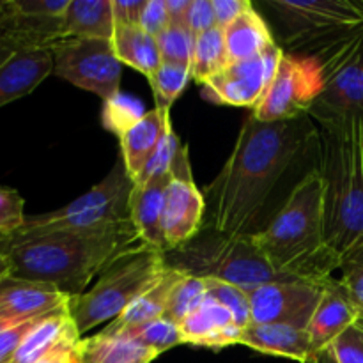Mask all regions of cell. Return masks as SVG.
Segmentation results:
<instances>
[{
	"label": "cell",
	"mask_w": 363,
	"mask_h": 363,
	"mask_svg": "<svg viewBox=\"0 0 363 363\" xmlns=\"http://www.w3.org/2000/svg\"><path fill=\"white\" fill-rule=\"evenodd\" d=\"M314 135L311 116L262 123L250 113L225 165L202 191L206 201L202 227L229 236L254 234L272 191Z\"/></svg>",
	"instance_id": "6da1fadb"
},
{
	"label": "cell",
	"mask_w": 363,
	"mask_h": 363,
	"mask_svg": "<svg viewBox=\"0 0 363 363\" xmlns=\"http://www.w3.org/2000/svg\"><path fill=\"white\" fill-rule=\"evenodd\" d=\"M142 243L133 222L103 230L48 233L30 238L0 236L9 275L55 286L69 296L85 293L116 259Z\"/></svg>",
	"instance_id": "7a4b0ae2"
},
{
	"label": "cell",
	"mask_w": 363,
	"mask_h": 363,
	"mask_svg": "<svg viewBox=\"0 0 363 363\" xmlns=\"http://www.w3.org/2000/svg\"><path fill=\"white\" fill-rule=\"evenodd\" d=\"M252 240L279 275L321 286L333 279L340 257L326 241L319 169L305 174L268 227L255 230Z\"/></svg>",
	"instance_id": "3957f363"
},
{
	"label": "cell",
	"mask_w": 363,
	"mask_h": 363,
	"mask_svg": "<svg viewBox=\"0 0 363 363\" xmlns=\"http://www.w3.org/2000/svg\"><path fill=\"white\" fill-rule=\"evenodd\" d=\"M321 130L325 234L342 257L363 241V117Z\"/></svg>",
	"instance_id": "277c9868"
},
{
	"label": "cell",
	"mask_w": 363,
	"mask_h": 363,
	"mask_svg": "<svg viewBox=\"0 0 363 363\" xmlns=\"http://www.w3.org/2000/svg\"><path fill=\"white\" fill-rule=\"evenodd\" d=\"M165 261L181 275L233 284L247 294L264 284L294 280L279 275L268 264L252 234L229 236L208 227H202L184 245L167 252Z\"/></svg>",
	"instance_id": "5b68a950"
},
{
	"label": "cell",
	"mask_w": 363,
	"mask_h": 363,
	"mask_svg": "<svg viewBox=\"0 0 363 363\" xmlns=\"http://www.w3.org/2000/svg\"><path fill=\"white\" fill-rule=\"evenodd\" d=\"M167 272L165 254L147 245H138L116 259L91 289L71 296L67 301V312L80 335L119 318L137 298L156 286Z\"/></svg>",
	"instance_id": "8992f818"
},
{
	"label": "cell",
	"mask_w": 363,
	"mask_h": 363,
	"mask_svg": "<svg viewBox=\"0 0 363 363\" xmlns=\"http://www.w3.org/2000/svg\"><path fill=\"white\" fill-rule=\"evenodd\" d=\"M135 181L128 174L123 158L103 181L64 208L52 213L27 216L23 225L7 236L30 238L48 233H84L103 230L131 222L130 201Z\"/></svg>",
	"instance_id": "52a82bcc"
},
{
	"label": "cell",
	"mask_w": 363,
	"mask_h": 363,
	"mask_svg": "<svg viewBox=\"0 0 363 363\" xmlns=\"http://www.w3.org/2000/svg\"><path fill=\"white\" fill-rule=\"evenodd\" d=\"M269 7L287 27L291 48H330L363 30L362 0H268Z\"/></svg>",
	"instance_id": "ba28073f"
},
{
	"label": "cell",
	"mask_w": 363,
	"mask_h": 363,
	"mask_svg": "<svg viewBox=\"0 0 363 363\" xmlns=\"http://www.w3.org/2000/svg\"><path fill=\"white\" fill-rule=\"evenodd\" d=\"M314 57L321 62L325 89L308 116L321 128L363 117V30Z\"/></svg>",
	"instance_id": "9c48e42d"
},
{
	"label": "cell",
	"mask_w": 363,
	"mask_h": 363,
	"mask_svg": "<svg viewBox=\"0 0 363 363\" xmlns=\"http://www.w3.org/2000/svg\"><path fill=\"white\" fill-rule=\"evenodd\" d=\"M323 89V67L314 55L284 52L272 85L252 116L262 123L296 121L308 116Z\"/></svg>",
	"instance_id": "30bf717a"
},
{
	"label": "cell",
	"mask_w": 363,
	"mask_h": 363,
	"mask_svg": "<svg viewBox=\"0 0 363 363\" xmlns=\"http://www.w3.org/2000/svg\"><path fill=\"white\" fill-rule=\"evenodd\" d=\"M53 74L108 101L121 92L123 64L106 39L64 38L52 46Z\"/></svg>",
	"instance_id": "8fae6325"
},
{
	"label": "cell",
	"mask_w": 363,
	"mask_h": 363,
	"mask_svg": "<svg viewBox=\"0 0 363 363\" xmlns=\"http://www.w3.org/2000/svg\"><path fill=\"white\" fill-rule=\"evenodd\" d=\"M206 201L191 174L188 145H181L170 167V181L165 190L162 233L167 252L190 241L202 229Z\"/></svg>",
	"instance_id": "7c38bea8"
},
{
	"label": "cell",
	"mask_w": 363,
	"mask_h": 363,
	"mask_svg": "<svg viewBox=\"0 0 363 363\" xmlns=\"http://www.w3.org/2000/svg\"><path fill=\"white\" fill-rule=\"evenodd\" d=\"M284 50L279 45L261 55L236 60L202 84V96L216 105L248 106L254 110L272 85Z\"/></svg>",
	"instance_id": "4fadbf2b"
},
{
	"label": "cell",
	"mask_w": 363,
	"mask_h": 363,
	"mask_svg": "<svg viewBox=\"0 0 363 363\" xmlns=\"http://www.w3.org/2000/svg\"><path fill=\"white\" fill-rule=\"evenodd\" d=\"M325 286L303 280H277L257 287L248 293L252 323L307 330Z\"/></svg>",
	"instance_id": "5bb4252c"
},
{
	"label": "cell",
	"mask_w": 363,
	"mask_h": 363,
	"mask_svg": "<svg viewBox=\"0 0 363 363\" xmlns=\"http://www.w3.org/2000/svg\"><path fill=\"white\" fill-rule=\"evenodd\" d=\"M50 74H53L50 46L0 38V108L30 94Z\"/></svg>",
	"instance_id": "9a60e30c"
},
{
	"label": "cell",
	"mask_w": 363,
	"mask_h": 363,
	"mask_svg": "<svg viewBox=\"0 0 363 363\" xmlns=\"http://www.w3.org/2000/svg\"><path fill=\"white\" fill-rule=\"evenodd\" d=\"M69 298L50 284L6 275L0 280V325L34 321L66 307Z\"/></svg>",
	"instance_id": "2e32d148"
},
{
	"label": "cell",
	"mask_w": 363,
	"mask_h": 363,
	"mask_svg": "<svg viewBox=\"0 0 363 363\" xmlns=\"http://www.w3.org/2000/svg\"><path fill=\"white\" fill-rule=\"evenodd\" d=\"M362 308L354 303L337 279L325 286L318 308L307 326L315 353L332 346L333 340L346 332L362 314Z\"/></svg>",
	"instance_id": "e0dca14e"
},
{
	"label": "cell",
	"mask_w": 363,
	"mask_h": 363,
	"mask_svg": "<svg viewBox=\"0 0 363 363\" xmlns=\"http://www.w3.org/2000/svg\"><path fill=\"white\" fill-rule=\"evenodd\" d=\"M183 344H191L197 347L209 350H223V347L240 344L243 328L238 326L233 314L215 298L206 294L201 307L188 315L179 325Z\"/></svg>",
	"instance_id": "ac0fdd59"
},
{
	"label": "cell",
	"mask_w": 363,
	"mask_h": 363,
	"mask_svg": "<svg viewBox=\"0 0 363 363\" xmlns=\"http://www.w3.org/2000/svg\"><path fill=\"white\" fill-rule=\"evenodd\" d=\"M240 344L272 357L291 358L300 363L314 358L315 350L312 346L307 330L294 328L287 325H257L250 323L241 333Z\"/></svg>",
	"instance_id": "d6986e66"
},
{
	"label": "cell",
	"mask_w": 363,
	"mask_h": 363,
	"mask_svg": "<svg viewBox=\"0 0 363 363\" xmlns=\"http://www.w3.org/2000/svg\"><path fill=\"white\" fill-rule=\"evenodd\" d=\"M169 181L170 170L162 176L152 177L147 183L135 184L130 201L131 222H133L142 243L156 248L163 254H167V245L162 233V215Z\"/></svg>",
	"instance_id": "ffe728a7"
},
{
	"label": "cell",
	"mask_w": 363,
	"mask_h": 363,
	"mask_svg": "<svg viewBox=\"0 0 363 363\" xmlns=\"http://www.w3.org/2000/svg\"><path fill=\"white\" fill-rule=\"evenodd\" d=\"M82 339L66 307L39 319L21 340L11 363H35L57 347Z\"/></svg>",
	"instance_id": "44dd1931"
},
{
	"label": "cell",
	"mask_w": 363,
	"mask_h": 363,
	"mask_svg": "<svg viewBox=\"0 0 363 363\" xmlns=\"http://www.w3.org/2000/svg\"><path fill=\"white\" fill-rule=\"evenodd\" d=\"M170 126H172L170 110L155 106V110H149L135 126L121 135V158L131 179H138L142 169L149 162Z\"/></svg>",
	"instance_id": "7402d4cb"
},
{
	"label": "cell",
	"mask_w": 363,
	"mask_h": 363,
	"mask_svg": "<svg viewBox=\"0 0 363 363\" xmlns=\"http://www.w3.org/2000/svg\"><path fill=\"white\" fill-rule=\"evenodd\" d=\"M60 30L62 39L85 38L112 41L116 32L112 0H71L60 18Z\"/></svg>",
	"instance_id": "603a6c76"
},
{
	"label": "cell",
	"mask_w": 363,
	"mask_h": 363,
	"mask_svg": "<svg viewBox=\"0 0 363 363\" xmlns=\"http://www.w3.org/2000/svg\"><path fill=\"white\" fill-rule=\"evenodd\" d=\"M78 357V363H151L160 354L123 333H106L101 330L96 335L80 340Z\"/></svg>",
	"instance_id": "cb8c5ba5"
},
{
	"label": "cell",
	"mask_w": 363,
	"mask_h": 363,
	"mask_svg": "<svg viewBox=\"0 0 363 363\" xmlns=\"http://www.w3.org/2000/svg\"><path fill=\"white\" fill-rule=\"evenodd\" d=\"M223 38L230 62L254 59L277 45L268 23L254 7L245 11L236 21L223 28Z\"/></svg>",
	"instance_id": "d4e9b609"
},
{
	"label": "cell",
	"mask_w": 363,
	"mask_h": 363,
	"mask_svg": "<svg viewBox=\"0 0 363 363\" xmlns=\"http://www.w3.org/2000/svg\"><path fill=\"white\" fill-rule=\"evenodd\" d=\"M179 277L181 273L169 268L165 277H163L156 286H152L151 289L145 291L140 298H137L119 318L113 319L108 326H105L103 332L123 333L128 332V330L138 328V326L142 325H147V323L155 321V319L163 318L167 308V301H169L170 296V291H172L174 284L177 282Z\"/></svg>",
	"instance_id": "484cf974"
},
{
	"label": "cell",
	"mask_w": 363,
	"mask_h": 363,
	"mask_svg": "<svg viewBox=\"0 0 363 363\" xmlns=\"http://www.w3.org/2000/svg\"><path fill=\"white\" fill-rule=\"evenodd\" d=\"M112 46L121 64L133 67L147 78H151L162 64L156 38L142 30L138 25H116Z\"/></svg>",
	"instance_id": "4316f807"
},
{
	"label": "cell",
	"mask_w": 363,
	"mask_h": 363,
	"mask_svg": "<svg viewBox=\"0 0 363 363\" xmlns=\"http://www.w3.org/2000/svg\"><path fill=\"white\" fill-rule=\"evenodd\" d=\"M229 64L230 59L227 53L222 28L215 27L195 38L194 60H191V78L194 80L202 85L206 80L225 69Z\"/></svg>",
	"instance_id": "83f0119b"
},
{
	"label": "cell",
	"mask_w": 363,
	"mask_h": 363,
	"mask_svg": "<svg viewBox=\"0 0 363 363\" xmlns=\"http://www.w3.org/2000/svg\"><path fill=\"white\" fill-rule=\"evenodd\" d=\"M206 282L197 277L181 275L170 291L163 318L181 325L188 315L194 314L206 300Z\"/></svg>",
	"instance_id": "f1b7e54d"
},
{
	"label": "cell",
	"mask_w": 363,
	"mask_h": 363,
	"mask_svg": "<svg viewBox=\"0 0 363 363\" xmlns=\"http://www.w3.org/2000/svg\"><path fill=\"white\" fill-rule=\"evenodd\" d=\"M191 78V67L181 66V64L162 62L155 71L149 82H151L152 96H155L156 108L170 110L174 101L186 89Z\"/></svg>",
	"instance_id": "f546056e"
},
{
	"label": "cell",
	"mask_w": 363,
	"mask_h": 363,
	"mask_svg": "<svg viewBox=\"0 0 363 363\" xmlns=\"http://www.w3.org/2000/svg\"><path fill=\"white\" fill-rule=\"evenodd\" d=\"M145 113H147V110L135 96L119 92L108 101H103L101 121L106 130L121 137L131 126H135Z\"/></svg>",
	"instance_id": "4dcf8cb0"
},
{
	"label": "cell",
	"mask_w": 363,
	"mask_h": 363,
	"mask_svg": "<svg viewBox=\"0 0 363 363\" xmlns=\"http://www.w3.org/2000/svg\"><path fill=\"white\" fill-rule=\"evenodd\" d=\"M123 335L130 337L135 342H138L140 346L147 347V350L155 351L158 354L183 344V335H181L179 325L169 321L167 318L155 319V321L147 323V325L128 330V332H123Z\"/></svg>",
	"instance_id": "1f68e13d"
},
{
	"label": "cell",
	"mask_w": 363,
	"mask_h": 363,
	"mask_svg": "<svg viewBox=\"0 0 363 363\" xmlns=\"http://www.w3.org/2000/svg\"><path fill=\"white\" fill-rule=\"evenodd\" d=\"M162 62L190 66L194 60L195 35L184 25H170L156 38Z\"/></svg>",
	"instance_id": "d6a6232c"
},
{
	"label": "cell",
	"mask_w": 363,
	"mask_h": 363,
	"mask_svg": "<svg viewBox=\"0 0 363 363\" xmlns=\"http://www.w3.org/2000/svg\"><path fill=\"white\" fill-rule=\"evenodd\" d=\"M204 282L208 296L215 298L220 305H223L233 314L234 321L238 323L240 328H247L252 323L248 294L243 289H240V287L233 286V284L220 282V280H204Z\"/></svg>",
	"instance_id": "836d02e7"
},
{
	"label": "cell",
	"mask_w": 363,
	"mask_h": 363,
	"mask_svg": "<svg viewBox=\"0 0 363 363\" xmlns=\"http://www.w3.org/2000/svg\"><path fill=\"white\" fill-rule=\"evenodd\" d=\"M339 282L351 300L363 311V241L340 257Z\"/></svg>",
	"instance_id": "e575fe53"
},
{
	"label": "cell",
	"mask_w": 363,
	"mask_h": 363,
	"mask_svg": "<svg viewBox=\"0 0 363 363\" xmlns=\"http://www.w3.org/2000/svg\"><path fill=\"white\" fill-rule=\"evenodd\" d=\"M181 142L179 138H177V135L174 133L172 126L167 130V133L163 135L162 142L158 144V147H156V151L152 152V156L149 158V162L145 163V167L142 169L140 176H138V179L135 181V184H144L147 183L149 179H152V177L156 176H162V174L169 172L170 167H172V162L174 158H176L177 151H179L181 147Z\"/></svg>",
	"instance_id": "d590c367"
},
{
	"label": "cell",
	"mask_w": 363,
	"mask_h": 363,
	"mask_svg": "<svg viewBox=\"0 0 363 363\" xmlns=\"http://www.w3.org/2000/svg\"><path fill=\"white\" fill-rule=\"evenodd\" d=\"M330 350L339 363H363V312L346 332L333 340Z\"/></svg>",
	"instance_id": "8d00e7d4"
},
{
	"label": "cell",
	"mask_w": 363,
	"mask_h": 363,
	"mask_svg": "<svg viewBox=\"0 0 363 363\" xmlns=\"http://www.w3.org/2000/svg\"><path fill=\"white\" fill-rule=\"evenodd\" d=\"M23 199L18 191L0 188V236L13 234L23 225L25 215Z\"/></svg>",
	"instance_id": "74e56055"
},
{
	"label": "cell",
	"mask_w": 363,
	"mask_h": 363,
	"mask_svg": "<svg viewBox=\"0 0 363 363\" xmlns=\"http://www.w3.org/2000/svg\"><path fill=\"white\" fill-rule=\"evenodd\" d=\"M184 27L197 38L204 32L216 27L215 9H213L211 0H191L188 7L186 18H184Z\"/></svg>",
	"instance_id": "f35d334b"
},
{
	"label": "cell",
	"mask_w": 363,
	"mask_h": 363,
	"mask_svg": "<svg viewBox=\"0 0 363 363\" xmlns=\"http://www.w3.org/2000/svg\"><path fill=\"white\" fill-rule=\"evenodd\" d=\"M43 318H45V315H43ZM39 319L27 323H18V325H0V363H11L14 353H16V350L20 347L21 340H23V337L27 335L28 330H30Z\"/></svg>",
	"instance_id": "ab89813d"
},
{
	"label": "cell",
	"mask_w": 363,
	"mask_h": 363,
	"mask_svg": "<svg viewBox=\"0 0 363 363\" xmlns=\"http://www.w3.org/2000/svg\"><path fill=\"white\" fill-rule=\"evenodd\" d=\"M170 25H172V21H170L169 11H167L165 0H147L140 18L142 30L151 34L152 38H158Z\"/></svg>",
	"instance_id": "60d3db41"
},
{
	"label": "cell",
	"mask_w": 363,
	"mask_h": 363,
	"mask_svg": "<svg viewBox=\"0 0 363 363\" xmlns=\"http://www.w3.org/2000/svg\"><path fill=\"white\" fill-rule=\"evenodd\" d=\"M216 16V27L227 28L233 21H236L245 11L254 7L250 0H211Z\"/></svg>",
	"instance_id": "b9f144b4"
},
{
	"label": "cell",
	"mask_w": 363,
	"mask_h": 363,
	"mask_svg": "<svg viewBox=\"0 0 363 363\" xmlns=\"http://www.w3.org/2000/svg\"><path fill=\"white\" fill-rule=\"evenodd\" d=\"M147 0H112V13L116 25H138Z\"/></svg>",
	"instance_id": "7bdbcfd3"
},
{
	"label": "cell",
	"mask_w": 363,
	"mask_h": 363,
	"mask_svg": "<svg viewBox=\"0 0 363 363\" xmlns=\"http://www.w3.org/2000/svg\"><path fill=\"white\" fill-rule=\"evenodd\" d=\"M80 340L57 347V350H53L52 353H48L35 363H78L80 362V357H78V344H80Z\"/></svg>",
	"instance_id": "ee69618b"
},
{
	"label": "cell",
	"mask_w": 363,
	"mask_h": 363,
	"mask_svg": "<svg viewBox=\"0 0 363 363\" xmlns=\"http://www.w3.org/2000/svg\"><path fill=\"white\" fill-rule=\"evenodd\" d=\"M165 2L167 11L170 14V21L174 25H184V18H186L191 0H165Z\"/></svg>",
	"instance_id": "f6af8a7d"
},
{
	"label": "cell",
	"mask_w": 363,
	"mask_h": 363,
	"mask_svg": "<svg viewBox=\"0 0 363 363\" xmlns=\"http://www.w3.org/2000/svg\"><path fill=\"white\" fill-rule=\"evenodd\" d=\"M314 363H339V362H337V358H335V354H333V351L330 350V347H326V350L319 351V353L315 354Z\"/></svg>",
	"instance_id": "bcb514c9"
},
{
	"label": "cell",
	"mask_w": 363,
	"mask_h": 363,
	"mask_svg": "<svg viewBox=\"0 0 363 363\" xmlns=\"http://www.w3.org/2000/svg\"><path fill=\"white\" fill-rule=\"evenodd\" d=\"M6 275H9V264H7L6 255L0 252V280H2Z\"/></svg>",
	"instance_id": "7dc6e473"
},
{
	"label": "cell",
	"mask_w": 363,
	"mask_h": 363,
	"mask_svg": "<svg viewBox=\"0 0 363 363\" xmlns=\"http://www.w3.org/2000/svg\"><path fill=\"white\" fill-rule=\"evenodd\" d=\"M305 363H314V358H311V360H308V362H305Z\"/></svg>",
	"instance_id": "c3c4849f"
},
{
	"label": "cell",
	"mask_w": 363,
	"mask_h": 363,
	"mask_svg": "<svg viewBox=\"0 0 363 363\" xmlns=\"http://www.w3.org/2000/svg\"><path fill=\"white\" fill-rule=\"evenodd\" d=\"M137 363H147V362H137Z\"/></svg>",
	"instance_id": "681fc988"
}]
</instances>
